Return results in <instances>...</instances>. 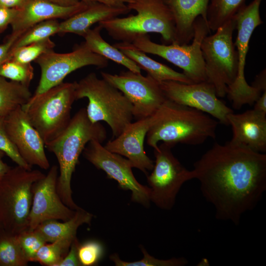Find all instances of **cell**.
I'll list each match as a JSON object with an SVG mask.
<instances>
[{
	"instance_id": "obj_32",
	"label": "cell",
	"mask_w": 266,
	"mask_h": 266,
	"mask_svg": "<svg viewBox=\"0 0 266 266\" xmlns=\"http://www.w3.org/2000/svg\"><path fill=\"white\" fill-rule=\"evenodd\" d=\"M139 248L143 255V258L140 260L124 261L117 253L110 255L109 259L116 266H183L188 264V261L183 257H174L166 260L157 259L150 255L142 245H140Z\"/></svg>"
},
{
	"instance_id": "obj_6",
	"label": "cell",
	"mask_w": 266,
	"mask_h": 266,
	"mask_svg": "<svg viewBox=\"0 0 266 266\" xmlns=\"http://www.w3.org/2000/svg\"><path fill=\"white\" fill-rule=\"evenodd\" d=\"M44 175L38 170L17 166L0 180V222L4 231L18 234L28 229L32 187Z\"/></svg>"
},
{
	"instance_id": "obj_41",
	"label": "cell",
	"mask_w": 266,
	"mask_h": 266,
	"mask_svg": "<svg viewBox=\"0 0 266 266\" xmlns=\"http://www.w3.org/2000/svg\"><path fill=\"white\" fill-rule=\"evenodd\" d=\"M254 109L266 114V91L263 92L255 101Z\"/></svg>"
},
{
	"instance_id": "obj_21",
	"label": "cell",
	"mask_w": 266,
	"mask_h": 266,
	"mask_svg": "<svg viewBox=\"0 0 266 266\" xmlns=\"http://www.w3.org/2000/svg\"><path fill=\"white\" fill-rule=\"evenodd\" d=\"M170 11L174 22V43L187 44L193 39L194 23L200 16L207 22L210 0H162Z\"/></svg>"
},
{
	"instance_id": "obj_8",
	"label": "cell",
	"mask_w": 266,
	"mask_h": 266,
	"mask_svg": "<svg viewBox=\"0 0 266 266\" xmlns=\"http://www.w3.org/2000/svg\"><path fill=\"white\" fill-rule=\"evenodd\" d=\"M235 29L233 18L219 28L215 33L202 41L201 51L206 81L215 88L217 96L224 98L238 74V55L233 34Z\"/></svg>"
},
{
	"instance_id": "obj_29",
	"label": "cell",
	"mask_w": 266,
	"mask_h": 266,
	"mask_svg": "<svg viewBox=\"0 0 266 266\" xmlns=\"http://www.w3.org/2000/svg\"><path fill=\"white\" fill-rule=\"evenodd\" d=\"M60 23L57 19H51L38 23L22 33L13 44V50L31 43L50 38L59 33Z\"/></svg>"
},
{
	"instance_id": "obj_3",
	"label": "cell",
	"mask_w": 266,
	"mask_h": 266,
	"mask_svg": "<svg viewBox=\"0 0 266 266\" xmlns=\"http://www.w3.org/2000/svg\"><path fill=\"white\" fill-rule=\"evenodd\" d=\"M107 133L100 122L92 123L86 108L79 109L72 117L66 127L45 146L56 156L59 174L57 191L63 202L70 209L79 208L74 201L71 188V178L80 155L89 142L96 140L102 143Z\"/></svg>"
},
{
	"instance_id": "obj_22",
	"label": "cell",
	"mask_w": 266,
	"mask_h": 266,
	"mask_svg": "<svg viewBox=\"0 0 266 266\" xmlns=\"http://www.w3.org/2000/svg\"><path fill=\"white\" fill-rule=\"evenodd\" d=\"M131 11L127 6L118 7L100 2H92L85 9L61 22L58 33H72L84 37L94 24Z\"/></svg>"
},
{
	"instance_id": "obj_25",
	"label": "cell",
	"mask_w": 266,
	"mask_h": 266,
	"mask_svg": "<svg viewBox=\"0 0 266 266\" xmlns=\"http://www.w3.org/2000/svg\"><path fill=\"white\" fill-rule=\"evenodd\" d=\"M102 30L99 25L90 29L83 37L85 45L93 52L126 67L128 70L141 73L140 68L133 61L103 39L100 34Z\"/></svg>"
},
{
	"instance_id": "obj_17",
	"label": "cell",
	"mask_w": 266,
	"mask_h": 266,
	"mask_svg": "<svg viewBox=\"0 0 266 266\" xmlns=\"http://www.w3.org/2000/svg\"><path fill=\"white\" fill-rule=\"evenodd\" d=\"M6 132L19 154L30 166L48 169L50 163L45 152V144L32 125L22 106L4 119Z\"/></svg>"
},
{
	"instance_id": "obj_38",
	"label": "cell",
	"mask_w": 266,
	"mask_h": 266,
	"mask_svg": "<svg viewBox=\"0 0 266 266\" xmlns=\"http://www.w3.org/2000/svg\"><path fill=\"white\" fill-rule=\"evenodd\" d=\"M23 33L12 32L0 44V66L8 60L10 50L16 39Z\"/></svg>"
},
{
	"instance_id": "obj_46",
	"label": "cell",
	"mask_w": 266,
	"mask_h": 266,
	"mask_svg": "<svg viewBox=\"0 0 266 266\" xmlns=\"http://www.w3.org/2000/svg\"><path fill=\"white\" fill-rule=\"evenodd\" d=\"M2 230L3 229H2V228L1 227V224H0V233Z\"/></svg>"
},
{
	"instance_id": "obj_30",
	"label": "cell",
	"mask_w": 266,
	"mask_h": 266,
	"mask_svg": "<svg viewBox=\"0 0 266 266\" xmlns=\"http://www.w3.org/2000/svg\"><path fill=\"white\" fill-rule=\"evenodd\" d=\"M74 239H62L45 243L37 252L34 262L46 266H56L66 255Z\"/></svg>"
},
{
	"instance_id": "obj_20",
	"label": "cell",
	"mask_w": 266,
	"mask_h": 266,
	"mask_svg": "<svg viewBox=\"0 0 266 266\" xmlns=\"http://www.w3.org/2000/svg\"><path fill=\"white\" fill-rule=\"evenodd\" d=\"M89 4L80 1L74 5L63 6L46 0H27L11 24L12 32L23 33L42 21L66 19L85 9Z\"/></svg>"
},
{
	"instance_id": "obj_37",
	"label": "cell",
	"mask_w": 266,
	"mask_h": 266,
	"mask_svg": "<svg viewBox=\"0 0 266 266\" xmlns=\"http://www.w3.org/2000/svg\"><path fill=\"white\" fill-rule=\"evenodd\" d=\"M80 244L78 238L73 240L66 255L56 266H82L78 258V248Z\"/></svg>"
},
{
	"instance_id": "obj_33",
	"label": "cell",
	"mask_w": 266,
	"mask_h": 266,
	"mask_svg": "<svg viewBox=\"0 0 266 266\" xmlns=\"http://www.w3.org/2000/svg\"><path fill=\"white\" fill-rule=\"evenodd\" d=\"M0 76L29 87L34 76V69L31 63L8 60L0 66Z\"/></svg>"
},
{
	"instance_id": "obj_2",
	"label": "cell",
	"mask_w": 266,
	"mask_h": 266,
	"mask_svg": "<svg viewBox=\"0 0 266 266\" xmlns=\"http://www.w3.org/2000/svg\"><path fill=\"white\" fill-rule=\"evenodd\" d=\"M147 144L154 149L162 141L173 147L177 143L198 145L216 137L218 121L207 114L166 99L150 117Z\"/></svg>"
},
{
	"instance_id": "obj_45",
	"label": "cell",
	"mask_w": 266,
	"mask_h": 266,
	"mask_svg": "<svg viewBox=\"0 0 266 266\" xmlns=\"http://www.w3.org/2000/svg\"><path fill=\"white\" fill-rule=\"evenodd\" d=\"M61 5L72 6L78 3L80 0H46Z\"/></svg>"
},
{
	"instance_id": "obj_7",
	"label": "cell",
	"mask_w": 266,
	"mask_h": 266,
	"mask_svg": "<svg viewBox=\"0 0 266 266\" xmlns=\"http://www.w3.org/2000/svg\"><path fill=\"white\" fill-rule=\"evenodd\" d=\"M76 82H62L35 97L22 106L44 144L57 136L71 119L72 105L76 100Z\"/></svg>"
},
{
	"instance_id": "obj_42",
	"label": "cell",
	"mask_w": 266,
	"mask_h": 266,
	"mask_svg": "<svg viewBox=\"0 0 266 266\" xmlns=\"http://www.w3.org/2000/svg\"><path fill=\"white\" fill-rule=\"evenodd\" d=\"M27 0H0V6L9 8H21Z\"/></svg>"
},
{
	"instance_id": "obj_10",
	"label": "cell",
	"mask_w": 266,
	"mask_h": 266,
	"mask_svg": "<svg viewBox=\"0 0 266 266\" xmlns=\"http://www.w3.org/2000/svg\"><path fill=\"white\" fill-rule=\"evenodd\" d=\"M172 148L163 142L154 149V166L151 174L147 175L151 202L166 210L173 208L184 183L195 179L193 170H188L182 165L172 153Z\"/></svg>"
},
{
	"instance_id": "obj_39",
	"label": "cell",
	"mask_w": 266,
	"mask_h": 266,
	"mask_svg": "<svg viewBox=\"0 0 266 266\" xmlns=\"http://www.w3.org/2000/svg\"><path fill=\"white\" fill-rule=\"evenodd\" d=\"M19 9L9 8L0 6V34L11 24L16 18Z\"/></svg>"
},
{
	"instance_id": "obj_14",
	"label": "cell",
	"mask_w": 266,
	"mask_h": 266,
	"mask_svg": "<svg viewBox=\"0 0 266 266\" xmlns=\"http://www.w3.org/2000/svg\"><path fill=\"white\" fill-rule=\"evenodd\" d=\"M83 157L97 169L103 170L109 178L116 181L119 187L132 193L131 200L145 207L150 204V189L139 183L127 159L110 152L96 140L89 142L83 151Z\"/></svg>"
},
{
	"instance_id": "obj_28",
	"label": "cell",
	"mask_w": 266,
	"mask_h": 266,
	"mask_svg": "<svg viewBox=\"0 0 266 266\" xmlns=\"http://www.w3.org/2000/svg\"><path fill=\"white\" fill-rule=\"evenodd\" d=\"M29 262L17 234L2 230L0 233V266H27Z\"/></svg>"
},
{
	"instance_id": "obj_43",
	"label": "cell",
	"mask_w": 266,
	"mask_h": 266,
	"mask_svg": "<svg viewBox=\"0 0 266 266\" xmlns=\"http://www.w3.org/2000/svg\"><path fill=\"white\" fill-rule=\"evenodd\" d=\"M87 3H90L94 2H100L104 3L108 5L118 6L125 7L127 6L126 2L127 0H80Z\"/></svg>"
},
{
	"instance_id": "obj_19",
	"label": "cell",
	"mask_w": 266,
	"mask_h": 266,
	"mask_svg": "<svg viewBox=\"0 0 266 266\" xmlns=\"http://www.w3.org/2000/svg\"><path fill=\"white\" fill-rule=\"evenodd\" d=\"M233 136L230 142L254 151H266V114L254 109L228 116Z\"/></svg>"
},
{
	"instance_id": "obj_35",
	"label": "cell",
	"mask_w": 266,
	"mask_h": 266,
	"mask_svg": "<svg viewBox=\"0 0 266 266\" xmlns=\"http://www.w3.org/2000/svg\"><path fill=\"white\" fill-rule=\"evenodd\" d=\"M104 249L102 245L96 240H89L80 244L78 258L82 266L97 265L103 257Z\"/></svg>"
},
{
	"instance_id": "obj_24",
	"label": "cell",
	"mask_w": 266,
	"mask_h": 266,
	"mask_svg": "<svg viewBox=\"0 0 266 266\" xmlns=\"http://www.w3.org/2000/svg\"><path fill=\"white\" fill-rule=\"evenodd\" d=\"M93 218L92 213L80 207L69 220L62 222L47 220L39 225L35 230L46 243L62 239H74L77 237L78 228L84 224L90 225Z\"/></svg>"
},
{
	"instance_id": "obj_26",
	"label": "cell",
	"mask_w": 266,
	"mask_h": 266,
	"mask_svg": "<svg viewBox=\"0 0 266 266\" xmlns=\"http://www.w3.org/2000/svg\"><path fill=\"white\" fill-rule=\"evenodd\" d=\"M32 97L29 86L0 76V117H5L18 107L25 105Z\"/></svg>"
},
{
	"instance_id": "obj_36",
	"label": "cell",
	"mask_w": 266,
	"mask_h": 266,
	"mask_svg": "<svg viewBox=\"0 0 266 266\" xmlns=\"http://www.w3.org/2000/svg\"><path fill=\"white\" fill-rule=\"evenodd\" d=\"M4 119V117L0 116V150L17 166L27 169H32V166L24 160L9 139L5 129Z\"/></svg>"
},
{
	"instance_id": "obj_15",
	"label": "cell",
	"mask_w": 266,
	"mask_h": 266,
	"mask_svg": "<svg viewBox=\"0 0 266 266\" xmlns=\"http://www.w3.org/2000/svg\"><path fill=\"white\" fill-rule=\"evenodd\" d=\"M160 86L166 99L191 107L229 125L228 116L233 112L219 99L214 86L207 81L187 84L173 80L160 82Z\"/></svg>"
},
{
	"instance_id": "obj_23",
	"label": "cell",
	"mask_w": 266,
	"mask_h": 266,
	"mask_svg": "<svg viewBox=\"0 0 266 266\" xmlns=\"http://www.w3.org/2000/svg\"><path fill=\"white\" fill-rule=\"evenodd\" d=\"M133 61L147 74L161 82L173 80L191 84L192 81L183 73L177 72L169 66L150 58L145 53L136 48L132 43L119 42L113 45Z\"/></svg>"
},
{
	"instance_id": "obj_16",
	"label": "cell",
	"mask_w": 266,
	"mask_h": 266,
	"mask_svg": "<svg viewBox=\"0 0 266 266\" xmlns=\"http://www.w3.org/2000/svg\"><path fill=\"white\" fill-rule=\"evenodd\" d=\"M58 169L56 165L52 166L46 175L33 184L29 230H34L47 220H68L75 214V210L66 206L57 192Z\"/></svg>"
},
{
	"instance_id": "obj_5",
	"label": "cell",
	"mask_w": 266,
	"mask_h": 266,
	"mask_svg": "<svg viewBox=\"0 0 266 266\" xmlns=\"http://www.w3.org/2000/svg\"><path fill=\"white\" fill-rule=\"evenodd\" d=\"M76 100L86 98L88 117L92 123L104 121L113 138L120 135L133 118L132 104L118 89L91 72L76 82Z\"/></svg>"
},
{
	"instance_id": "obj_44",
	"label": "cell",
	"mask_w": 266,
	"mask_h": 266,
	"mask_svg": "<svg viewBox=\"0 0 266 266\" xmlns=\"http://www.w3.org/2000/svg\"><path fill=\"white\" fill-rule=\"evenodd\" d=\"M4 153L0 150V180L6 174V173L11 168L6 163H4L2 160Z\"/></svg>"
},
{
	"instance_id": "obj_40",
	"label": "cell",
	"mask_w": 266,
	"mask_h": 266,
	"mask_svg": "<svg viewBox=\"0 0 266 266\" xmlns=\"http://www.w3.org/2000/svg\"><path fill=\"white\" fill-rule=\"evenodd\" d=\"M251 86L257 89L262 93L266 91V69L262 70L258 75H257Z\"/></svg>"
},
{
	"instance_id": "obj_11",
	"label": "cell",
	"mask_w": 266,
	"mask_h": 266,
	"mask_svg": "<svg viewBox=\"0 0 266 266\" xmlns=\"http://www.w3.org/2000/svg\"><path fill=\"white\" fill-rule=\"evenodd\" d=\"M262 0H253L245 5L235 15V29L237 34L234 43L238 55V74L236 79L228 89L229 98L234 108L239 109L244 104H253L262 93L249 85L245 78L244 68L249 43L255 29L263 23L260 13Z\"/></svg>"
},
{
	"instance_id": "obj_1",
	"label": "cell",
	"mask_w": 266,
	"mask_h": 266,
	"mask_svg": "<svg viewBox=\"0 0 266 266\" xmlns=\"http://www.w3.org/2000/svg\"><path fill=\"white\" fill-rule=\"evenodd\" d=\"M193 170L216 218L235 225L266 190V154L230 141L215 143L194 164Z\"/></svg>"
},
{
	"instance_id": "obj_27",
	"label": "cell",
	"mask_w": 266,
	"mask_h": 266,
	"mask_svg": "<svg viewBox=\"0 0 266 266\" xmlns=\"http://www.w3.org/2000/svg\"><path fill=\"white\" fill-rule=\"evenodd\" d=\"M246 0H210L207 11V23L210 30L216 31L234 18L245 4Z\"/></svg>"
},
{
	"instance_id": "obj_31",
	"label": "cell",
	"mask_w": 266,
	"mask_h": 266,
	"mask_svg": "<svg viewBox=\"0 0 266 266\" xmlns=\"http://www.w3.org/2000/svg\"><path fill=\"white\" fill-rule=\"evenodd\" d=\"M55 46V43L50 38H48L10 50L8 60H13L22 63H31L42 54L54 51Z\"/></svg>"
},
{
	"instance_id": "obj_12",
	"label": "cell",
	"mask_w": 266,
	"mask_h": 266,
	"mask_svg": "<svg viewBox=\"0 0 266 266\" xmlns=\"http://www.w3.org/2000/svg\"><path fill=\"white\" fill-rule=\"evenodd\" d=\"M34 62L40 68L41 75L33 97L62 83L67 75L76 69L88 66L104 68L108 65V59L90 50L84 42L70 52L58 53L52 51L42 54Z\"/></svg>"
},
{
	"instance_id": "obj_9",
	"label": "cell",
	"mask_w": 266,
	"mask_h": 266,
	"mask_svg": "<svg viewBox=\"0 0 266 266\" xmlns=\"http://www.w3.org/2000/svg\"><path fill=\"white\" fill-rule=\"evenodd\" d=\"M194 34L190 44H161L153 42L148 34L136 37L132 43L140 51L159 56L181 68L193 83L206 81L201 44L210 30L200 16L194 23Z\"/></svg>"
},
{
	"instance_id": "obj_4",
	"label": "cell",
	"mask_w": 266,
	"mask_h": 266,
	"mask_svg": "<svg viewBox=\"0 0 266 266\" xmlns=\"http://www.w3.org/2000/svg\"><path fill=\"white\" fill-rule=\"evenodd\" d=\"M126 5L136 14L98 23L112 38L132 43L139 35L156 33L161 35L164 44L175 42L173 18L162 0H127Z\"/></svg>"
},
{
	"instance_id": "obj_18",
	"label": "cell",
	"mask_w": 266,
	"mask_h": 266,
	"mask_svg": "<svg viewBox=\"0 0 266 266\" xmlns=\"http://www.w3.org/2000/svg\"><path fill=\"white\" fill-rule=\"evenodd\" d=\"M150 123V117L131 122L120 135L107 141L104 146L110 152L126 157L133 167L138 168L146 175L154 165L144 148Z\"/></svg>"
},
{
	"instance_id": "obj_34",
	"label": "cell",
	"mask_w": 266,
	"mask_h": 266,
	"mask_svg": "<svg viewBox=\"0 0 266 266\" xmlns=\"http://www.w3.org/2000/svg\"><path fill=\"white\" fill-rule=\"evenodd\" d=\"M21 247L29 262H34L37 252L46 243L35 230H26L17 234Z\"/></svg>"
},
{
	"instance_id": "obj_13",
	"label": "cell",
	"mask_w": 266,
	"mask_h": 266,
	"mask_svg": "<svg viewBox=\"0 0 266 266\" xmlns=\"http://www.w3.org/2000/svg\"><path fill=\"white\" fill-rule=\"evenodd\" d=\"M100 74L129 100L136 120L152 116L166 99L160 83L148 74L145 76L130 70L119 74L101 71Z\"/></svg>"
}]
</instances>
